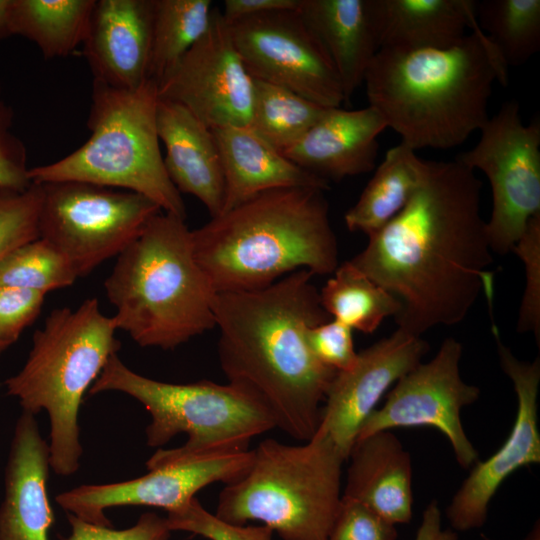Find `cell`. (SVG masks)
Here are the masks:
<instances>
[{"label":"cell","mask_w":540,"mask_h":540,"mask_svg":"<svg viewBox=\"0 0 540 540\" xmlns=\"http://www.w3.org/2000/svg\"><path fill=\"white\" fill-rule=\"evenodd\" d=\"M483 540H493L488 537H483ZM523 540H540V524L539 520L535 523V525L532 527L530 532L525 536Z\"/></svg>","instance_id":"cell-44"},{"label":"cell","mask_w":540,"mask_h":540,"mask_svg":"<svg viewBox=\"0 0 540 540\" xmlns=\"http://www.w3.org/2000/svg\"><path fill=\"white\" fill-rule=\"evenodd\" d=\"M313 276L301 269L265 288L214 299L218 358L228 382L259 397L276 428L303 442L315 434L337 374L307 343V330L329 320Z\"/></svg>","instance_id":"cell-2"},{"label":"cell","mask_w":540,"mask_h":540,"mask_svg":"<svg viewBox=\"0 0 540 540\" xmlns=\"http://www.w3.org/2000/svg\"><path fill=\"white\" fill-rule=\"evenodd\" d=\"M70 535L64 540H169L172 532L166 519L156 513H144L136 524L122 530L99 526L68 513Z\"/></svg>","instance_id":"cell-40"},{"label":"cell","mask_w":540,"mask_h":540,"mask_svg":"<svg viewBox=\"0 0 540 540\" xmlns=\"http://www.w3.org/2000/svg\"><path fill=\"white\" fill-rule=\"evenodd\" d=\"M324 192L268 190L191 230L195 258L215 291L259 290L301 269L332 274L338 243Z\"/></svg>","instance_id":"cell-4"},{"label":"cell","mask_w":540,"mask_h":540,"mask_svg":"<svg viewBox=\"0 0 540 540\" xmlns=\"http://www.w3.org/2000/svg\"><path fill=\"white\" fill-rule=\"evenodd\" d=\"M13 118L0 85V187L24 190L32 182L28 177L26 147L12 130Z\"/></svg>","instance_id":"cell-39"},{"label":"cell","mask_w":540,"mask_h":540,"mask_svg":"<svg viewBox=\"0 0 540 540\" xmlns=\"http://www.w3.org/2000/svg\"><path fill=\"white\" fill-rule=\"evenodd\" d=\"M45 295L27 288L0 285V339L12 345L37 319Z\"/></svg>","instance_id":"cell-38"},{"label":"cell","mask_w":540,"mask_h":540,"mask_svg":"<svg viewBox=\"0 0 540 540\" xmlns=\"http://www.w3.org/2000/svg\"><path fill=\"white\" fill-rule=\"evenodd\" d=\"M159 140L167 174L182 194L199 199L211 218L222 213L225 181L212 129L182 105L159 98L156 110Z\"/></svg>","instance_id":"cell-21"},{"label":"cell","mask_w":540,"mask_h":540,"mask_svg":"<svg viewBox=\"0 0 540 540\" xmlns=\"http://www.w3.org/2000/svg\"><path fill=\"white\" fill-rule=\"evenodd\" d=\"M397 536L395 525L342 495L340 508L325 540H396Z\"/></svg>","instance_id":"cell-36"},{"label":"cell","mask_w":540,"mask_h":540,"mask_svg":"<svg viewBox=\"0 0 540 540\" xmlns=\"http://www.w3.org/2000/svg\"><path fill=\"white\" fill-rule=\"evenodd\" d=\"M492 334L503 372L511 380L517 397L513 427L501 447L485 461H477L446 508L451 529L464 532L482 527L489 504L501 484L519 468L540 463L538 391L540 359H518L502 342L498 327Z\"/></svg>","instance_id":"cell-15"},{"label":"cell","mask_w":540,"mask_h":540,"mask_svg":"<svg viewBox=\"0 0 540 540\" xmlns=\"http://www.w3.org/2000/svg\"><path fill=\"white\" fill-rule=\"evenodd\" d=\"M428 344L400 328L358 353L355 365L337 372L326 394L317 430L347 460L358 432L384 393L421 363Z\"/></svg>","instance_id":"cell-17"},{"label":"cell","mask_w":540,"mask_h":540,"mask_svg":"<svg viewBox=\"0 0 540 540\" xmlns=\"http://www.w3.org/2000/svg\"><path fill=\"white\" fill-rule=\"evenodd\" d=\"M300 0H225L221 10L224 20L234 23L251 16L283 10H297Z\"/></svg>","instance_id":"cell-41"},{"label":"cell","mask_w":540,"mask_h":540,"mask_svg":"<svg viewBox=\"0 0 540 540\" xmlns=\"http://www.w3.org/2000/svg\"><path fill=\"white\" fill-rule=\"evenodd\" d=\"M49 455L35 415L22 411L5 468L0 540H48L54 523L47 492Z\"/></svg>","instance_id":"cell-19"},{"label":"cell","mask_w":540,"mask_h":540,"mask_svg":"<svg viewBox=\"0 0 540 540\" xmlns=\"http://www.w3.org/2000/svg\"><path fill=\"white\" fill-rule=\"evenodd\" d=\"M125 393L151 415L146 443L159 448L147 469L199 456L249 450L251 440L276 428L259 397L228 382L168 383L140 375L113 354L89 389Z\"/></svg>","instance_id":"cell-7"},{"label":"cell","mask_w":540,"mask_h":540,"mask_svg":"<svg viewBox=\"0 0 540 540\" xmlns=\"http://www.w3.org/2000/svg\"><path fill=\"white\" fill-rule=\"evenodd\" d=\"M211 0H154L149 79L159 85L207 31Z\"/></svg>","instance_id":"cell-29"},{"label":"cell","mask_w":540,"mask_h":540,"mask_svg":"<svg viewBox=\"0 0 540 540\" xmlns=\"http://www.w3.org/2000/svg\"><path fill=\"white\" fill-rule=\"evenodd\" d=\"M297 11L331 59L348 103L379 51L372 0H300Z\"/></svg>","instance_id":"cell-24"},{"label":"cell","mask_w":540,"mask_h":540,"mask_svg":"<svg viewBox=\"0 0 540 540\" xmlns=\"http://www.w3.org/2000/svg\"><path fill=\"white\" fill-rule=\"evenodd\" d=\"M495 82L508 67L480 29L444 49H380L365 74L368 105L413 150L463 144L488 120Z\"/></svg>","instance_id":"cell-3"},{"label":"cell","mask_w":540,"mask_h":540,"mask_svg":"<svg viewBox=\"0 0 540 540\" xmlns=\"http://www.w3.org/2000/svg\"><path fill=\"white\" fill-rule=\"evenodd\" d=\"M171 531H185L208 540H272L274 532L265 525H235L207 511L196 497L184 506L167 512Z\"/></svg>","instance_id":"cell-34"},{"label":"cell","mask_w":540,"mask_h":540,"mask_svg":"<svg viewBox=\"0 0 540 540\" xmlns=\"http://www.w3.org/2000/svg\"><path fill=\"white\" fill-rule=\"evenodd\" d=\"M154 0H95L83 41L93 80L134 90L149 80Z\"/></svg>","instance_id":"cell-18"},{"label":"cell","mask_w":540,"mask_h":540,"mask_svg":"<svg viewBox=\"0 0 540 540\" xmlns=\"http://www.w3.org/2000/svg\"><path fill=\"white\" fill-rule=\"evenodd\" d=\"M11 344L8 343L7 341H4L2 339H0V358L2 356V354L4 353V351L10 346Z\"/></svg>","instance_id":"cell-45"},{"label":"cell","mask_w":540,"mask_h":540,"mask_svg":"<svg viewBox=\"0 0 540 540\" xmlns=\"http://www.w3.org/2000/svg\"><path fill=\"white\" fill-rule=\"evenodd\" d=\"M481 191L475 171L457 160L430 161L406 206L349 260L398 299V328L421 336L458 324L480 293L491 311L493 258Z\"/></svg>","instance_id":"cell-1"},{"label":"cell","mask_w":540,"mask_h":540,"mask_svg":"<svg viewBox=\"0 0 540 540\" xmlns=\"http://www.w3.org/2000/svg\"><path fill=\"white\" fill-rule=\"evenodd\" d=\"M328 315L352 330L373 333L388 316H396L401 304L350 261L333 272L320 291Z\"/></svg>","instance_id":"cell-28"},{"label":"cell","mask_w":540,"mask_h":540,"mask_svg":"<svg viewBox=\"0 0 540 540\" xmlns=\"http://www.w3.org/2000/svg\"><path fill=\"white\" fill-rule=\"evenodd\" d=\"M95 0H12L13 35L34 42L46 58L65 57L85 39Z\"/></svg>","instance_id":"cell-27"},{"label":"cell","mask_w":540,"mask_h":540,"mask_svg":"<svg viewBox=\"0 0 540 540\" xmlns=\"http://www.w3.org/2000/svg\"><path fill=\"white\" fill-rule=\"evenodd\" d=\"M228 25L252 78L326 108L345 102L331 59L297 10L267 12Z\"/></svg>","instance_id":"cell-12"},{"label":"cell","mask_w":540,"mask_h":540,"mask_svg":"<svg viewBox=\"0 0 540 540\" xmlns=\"http://www.w3.org/2000/svg\"><path fill=\"white\" fill-rule=\"evenodd\" d=\"M379 50L444 49L479 27L474 0H372Z\"/></svg>","instance_id":"cell-25"},{"label":"cell","mask_w":540,"mask_h":540,"mask_svg":"<svg viewBox=\"0 0 540 540\" xmlns=\"http://www.w3.org/2000/svg\"><path fill=\"white\" fill-rule=\"evenodd\" d=\"M225 181L222 213L247 199L277 188H330L329 182L299 167L250 126L212 129Z\"/></svg>","instance_id":"cell-23"},{"label":"cell","mask_w":540,"mask_h":540,"mask_svg":"<svg viewBox=\"0 0 540 540\" xmlns=\"http://www.w3.org/2000/svg\"><path fill=\"white\" fill-rule=\"evenodd\" d=\"M345 461L319 430L300 445L265 439L247 471L225 484L214 515L235 525L261 522L283 540H325L341 505Z\"/></svg>","instance_id":"cell-8"},{"label":"cell","mask_w":540,"mask_h":540,"mask_svg":"<svg viewBox=\"0 0 540 540\" xmlns=\"http://www.w3.org/2000/svg\"><path fill=\"white\" fill-rule=\"evenodd\" d=\"M416 152L402 142L386 152L358 201L345 214L350 231L369 236L406 206L429 171L430 161Z\"/></svg>","instance_id":"cell-26"},{"label":"cell","mask_w":540,"mask_h":540,"mask_svg":"<svg viewBox=\"0 0 540 540\" xmlns=\"http://www.w3.org/2000/svg\"><path fill=\"white\" fill-rule=\"evenodd\" d=\"M470 150L455 157L480 170L492 189V213L486 229L492 252L507 254L540 214V120L525 124L516 101L505 102L479 130Z\"/></svg>","instance_id":"cell-11"},{"label":"cell","mask_w":540,"mask_h":540,"mask_svg":"<svg viewBox=\"0 0 540 540\" xmlns=\"http://www.w3.org/2000/svg\"><path fill=\"white\" fill-rule=\"evenodd\" d=\"M353 330L333 319L307 330V343L313 355L325 366L337 372L351 369L358 358L354 348Z\"/></svg>","instance_id":"cell-37"},{"label":"cell","mask_w":540,"mask_h":540,"mask_svg":"<svg viewBox=\"0 0 540 540\" xmlns=\"http://www.w3.org/2000/svg\"><path fill=\"white\" fill-rule=\"evenodd\" d=\"M514 251L526 268V288L520 305L518 331L532 332L540 341V214L529 222Z\"/></svg>","instance_id":"cell-35"},{"label":"cell","mask_w":540,"mask_h":540,"mask_svg":"<svg viewBox=\"0 0 540 540\" xmlns=\"http://www.w3.org/2000/svg\"><path fill=\"white\" fill-rule=\"evenodd\" d=\"M253 90L229 25L214 6L207 31L158 85V96L215 129L250 126Z\"/></svg>","instance_id":"cell-14"},{"label":"cell","mask_w":540,"mask_h":540,"mask_svg":"<svg viewBox=\"0 0 540 540\" xmlns=\"http://www.w3.org/2000/svg\"><path fill=\"white\" fill-rule=\"evenodd\" d=\"M112 317L104 315L96 298L79 307L56 308L44 326L33 334L28 358L4 382L7 395L16 398L22 411L49 417V460L54 473L72 475L83 453L78 422L86 391L117 353Z\"/></svg>","instance_id":"cell-6"},{"label":"cell","mask_w":540,"mask_h":540,"mask_svg":"<svg viewBox=\"0 0 540 540\" xmlns=\"http://www.w3.org/2000/svg\"><path fill=\"white\" fill-rule=\"evenodd\" d=\"M480 29L509 66L530 60L540 49V0L475 1Z\"/></svg>","instance_id":"cell-31"},{"label":"cell","mask_w":540,"mask_h":540,"mask_svg":"<svg viewBox=\"0 0 540 540\" xmlns=\"http://www.w3.org/2000/svg\"><path fill=\"white\" fill-rule=\"evenodd\" d=\"M76 279L67 259L42 238L17 247L0 262V285L47 294L71 286Z\"/></svg>","instance_id":"cell-32"},{"label":"cell","mask_w":540,"mask_h":540,"mask_svg":"<svg viewBox=\"0 0 540 540\" xmlns=\"http://www.w3.org/2000/svg\"><path fill=\"white\" fill-rule=\"evenodd\" d=\"M12 0H0V40L13 36L11 27Z\"/></svg>","instance_id":"cell-43"},{"label":"cell","mask_w":540,"mask_h":540,"mask_svg":"<svg viewBox=\"0 0 540 540\" xmlns=\"http://www.w3.org/2000/svg\"><path fill=\"white\" fill-rule=\"evenodd\" d=\"M415 540H458L456 531L442 528L441 511L436 500L430 501L424 509Z\"/></svg>","instance_id":"cell-42"},{"label":"cell","mask_w":540,"mask_h":540,"mask_svg":"<svg viewBox=\"0 0 540 540\" xmlns=\"http://www.w3.org/2000/svg\"><path fill=\"white\" fill-rule=\"evenodd\" d=\"M387 128L371 106L327 108L305 135L283 154L327 182L340 181L376 168L378 136Z\"/></svg>","instance_id":"cell-20"},{"label":"cell","mask_w":540,"mask_h":540,"mask_svg":"<svg viewBox=\"0 0 540 540\" xmlns=\"http://www.w3.org/2000/svg\"><path fill=\"white\" fill-rule=\"evenodd\" d=\"M250 127L282 153L322 117L326 107L284 87L253 78Z\"/></svg>","instance_id":"cell-30"},{"label":"cell","mask_w":540,"mask_h":540,"mask_svg":"<svg viewBox=\"0 0 540 540\" xmlns=\"http://www.w3.org/2000/svg\"><path fill=\"white\" fill-rule=\"evenodd\" d=\"M253 450L216 453L165 464L131 480L81 485L58 494L68 513L99 526H111L107 508L150 506L167 512L187 504L196 493L216 482L231 483L249 468Z\"/></svg>","instance_id":"cell-16"},{"label":"cell","mask_w":540,"mask_h":540,"mask_svg":"<svg viewBox=\"0 0 540 540\" xmlns=\"http://www.w3.org/2000/svg\"><path fill=\"white\" fill-rule=\"evenodd\" d=\"M347 460L350 463L343 496L392 525L411 521V457L391 430L356 440Z\"/></svg>","instance_id":"cell-22"},{"label":"cell","mask_w":540,"mask_h":540,"mask_svg":"<svg viewBox=\"0 0 540 540\" xmlns=\"http://www.w3.org/2000/svg\"><path fill=\"white\" fill-rule=\"evenodd\" d=\"M91 100L88 140L59 161L29 168L30 181H80L124 189L185 219L184 201L167 174L160 151L158 85L149 79L137 89L123 90L93 80Z\"/></svg>","instance_id":"cell-9"},{"label":"cell","mask_w":540,"mask_h":540,"mask_svg":"<svg viewBox=\"0 0 540 540\" xmlns=\"http://www.w3.org/2000/svg\"><path fill=\"white\" fill-rule=\"evenodd\" d=\"M117 330L141 347L171 350L215 327L217 294L198 264L185 219L154 215L104 282Z\"/></svg>","instance_id":"cell-5"},{"label":"cell","mask_w":540,"mask_h":540,"mask_svg":"<svg viewBox=\"0 0 540 540\" xmlns=\"http://www.w3.org/2000/svg\"><path fill=\"white\" fill-rule=\"evenodd\" d=\"M41 184L24 190L0 187V262L17 247L39 238Z\"/></svg>","instance_id":"cell-33"},{"label":"cell","mask_w":540,"mask_h":540,"mask_svg":"<svg viewBox=\"0 0 540 540\" xmlns=\"http://www.w3.org/2000/svg\"><path fill=\"white\" fill-rule=\"evenodd\" d=\"M39 238L54 246L77 278L117 257L161 208L149 198L80 181L43 183Z\"/></svg>","instance_id":"cell-10"},{"label":"cell","mask_w":540,"mask_h":540,"mask_svg":"<svg viewBox=\"0 0 540 540\" xmlns=\"http://www.w3.org/2000/svg\"><path fill=\"white\" fill-rule=\"evenodd\" d=\"M462 345L446 338L434 358L419 363L401 377L361 426L356 440L399 427H434L449 441L457 463L465 469L478 461V452L465 433L461 409L476 402L480 389L460 375Z\"/></svg>","instance_id":"cell-13"}]
</instances>
